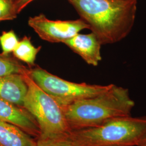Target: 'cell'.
<instances>
[{
    "label": "cell",
    "mask_w": 146,
    "mask_h": 146,
    "mask_svg": "<svg viewBox=\"0 0 146 146\" xmlns=\"http://www.w3.org/2000/svg\"><path fill=\"white\" fill-rule=\"evenodd\" d=\"M102 44L124 39L135 20L137 0H67Z\"/></svg>",
    "instance_id": "obj_1"
},
{
    "label": "cell",
    "mask_w": 146,
    "mask_h": 146,
    "mask_svg": "<svg viewBox=\"0 0 146 146\" xmlns=\"http://www.w3.org/2000/svg\"><path fill=\"white\" fill-rule=\"evenodd\" d=\"M135 106L128 89L115 84L102 94L62 107L71 131L100 125L115 117L131 116Z\"/></svg>",
    "instance_id": "obj_2"
},
{
    "label": "cell",
    "mask_w": 146,
    "mask_h": 146,
    "mask_svg": "<svg viewBox=\"0 0 146 146\" xmlns=\"http://www.w3.org/2000/svg\"><path fill=\"white\" fill-rule=\"evenodd\" d=\"M146 135V116L115 117L99 125L71 131L74 146H137Z\"/></svg>",
    "instance_id": "obj_3"
},
{
    "label": "cell",
    "mask_w": 146,
    "mask_h": 146,
    "mask_svg": "<svg viewBox=\"0 0 146 146\" xmlns=\"http://www.w3.org/2000/svg\"><path fill=\"white\" fill-rule=\"evenodd\" d=\"M28 69L23 73L28 86L23 107L36 120L41 132L39 137L68 135L71 130L62 107L35 82Z\"/></svg>",
    "instance_id": "obj_4"
},
{
    "label": "cell",
    "mask_w": 146,
    "mask_h": 146,
    "mask_svg": "<svg viewBox=\"0 0 146 146\" xmlns=\"http://www.w3.org/2000/svg\"><path fill=\"white\" fill-rule=\"evenodd\" d=\"M28 73L35 82L62 107L75 101L102 94L112 86L77 84L60 78L38 66L28 68Z\"/></svg>",
    "instance_id": "obj_5"
},
{
    "label": "cell",
    "mask_w": 146,
    "mask_h": 146,
    "mask_svg": "<svg viewBox=\"0 0 146 146\" xmlns=\"http://www.w3.org/2000/svg\"><path fill=\"white\" fill-rule=\"evenodd\" d=\"M28 25L42 40L58 43L66 41L85 29H90L82 19L69 21H52L43 14L29 17Z\"/></svg>",
    "instance_id": "obj_6"
},
{
    "label": "cell",
    "mask_w": 146,
    "mask_h": 146,
    "mask_svg": "<svg viewBox=\"0 0 146 146\" xmlns=\"http://www.w3.org/2000/svg\"><path fill=\"white\" fill-rule=\"evenodd\" d=\"M0 120L16 125L28 134L38 138L41 132L36 120L24 108L0 98Z\"/></svg>",
    "instance_id": "obj_7"
},
{
    "label": "cell",
    "mask_w": 146,
    "mask_h": 146,
    "mask_svg": "<svg viewBox=\"0 0 146 146\" xmlns=\"http://www.w3.org/2000/svg\"><path fill=\"white\" fill-rule=\"evenodd\" d=\"M63 43L88 64L97 66L102 60L100 50L102 44L92 32L88 34L78 33Z\"/></svg>",
    "instance_id": "obj_8"
},
{
    "label": "cell",
    "mask_w": 146,
    "mask_h": 146,
    "mask_svg": "<svg viewBox=\"0 0 146 146\" xmlns=\"http://www.w3.org/2000/svg\"><path fill=\"white\" fill-rule=\"evenodd\" d=\"M28 86L23 74H11L0 76V98L23 107Z\"/></svg>",
    "instance_id": "obj_9"
},
{
    "label": "cell",
    "mask_w": 146,
    "mask_h": 146,
    "mask_svg": "<svg viewBox=\"0 0 146 146\" xmlns=\"http://www.w3.org/2000/svg\"><path fill=\"white\" fill-rule=\"evenodd\" d=\"M31 136L17 126L0 120V146H36Z\"/></svg>",
    "instance_id": "obj_10"
},
{
    "label": "cell",
    "mask_w": 146,
    "mask_h": 146,
    "mask_svg": "<svg viewBox=\"0 0 146 146\" xmlns=\"http://www.w3.org/2000/svg\"><path fill=\"white\" fill-rule=\"evenodd\" d=\"M42 47H34L31 43L30 37L25 36L19 41L17 46L13 52V55L17 60L26 63L29 68L35 66V60L37 54Z\"/></svg>",
    "instance_id": "obj_11"
},
{
    "label": "cell",
    "mask_w": 146,
    "mask_h": 146,
    "mask_svg": "<svg viewBox=\"0 0 146 146\" xmlns=\"http://www.w3.org/2000/svg\"><path fill=\"white\" fill-rule=\"evenodd\" d=\"M27 69L13 56L0 54V76L11 74H23Z\"/></svg>",
    "instance_id": "obj_12"
},
{
    "label": "cell",
    "mask_w": 146,
    "mask_h": 146,
    "mask_svg": "<svg viewBox=\"0 0 146 146\" xmlns=\"http://www.w3.org/2000/svg\"><path fill=\"white\" fill-rule=\"evenodd\" d=\"M19 42L17 37L13 31H3L0 35V45L2 50V54L7 55L13 52Z\"/></svg>",
    "instance_id": "obj_13"
},
{
    "label": "cell",
    "mask_w": 146,
    "mask_h": 146,
    "mask_svg": "<svg viewBox=\"0 0 146 146\" xmlns=\"http://www.w3.org/2000/svg\"><path fill=\"white\" fill-rule=\"evenodd\" d=\"M36 146H74L73 142L68 135L54 137H38Z\"/></svg>",
    "instance_id": "obj_14"
},
{
    "label": "cell",
    "mask_w": 146,
    "mask_h": 146,
    "mask_svg": "<svg viewBox=\"0 0 146 146\" xmlns=\"http://www.w3.org/2000/svg\"><path fill=\"white\" fill-rule=\"evenodd\" d=\"M17 15L14 0H0V21L13 20Z\"/></svg>",
    "instance_id": "obj_15"
},
{
    "label": "cell",
    "mask_w": 146,
    "mask_h": 146,
    "mask_svg": "<svg viewBox=\"0 0 146 146\" xmlns=\"http://www.w3.org/2000/svg\"><path fill=\"white\" fill-rule=\"evenodd\" d=\"M34 0H14L16 11L19 14L27 5Z\"/></svg>",
    "instance_id": "obj_16"
},
{
    "label": "cell",
    "mask_w": 146,
    "mask_h": 146,
    "mask_svg": "<svg viewBox=\"0 0 146 146\" xmlns=\"http://www.w3.org/2000/svg\"><path fill=\"white\" fill-rule=\"evenodd\" d=\"M137 146H146V135L143 137Z\"/></svg>",
    "instance_id": "obj_17"
}]
</instances>
